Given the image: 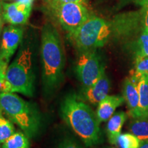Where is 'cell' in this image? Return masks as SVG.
<instances>
[{"label": "cell", "instance_id": "21", "mask_svg": "<svg viewBox=\"0 0 148 148\" xmlns=\"http://www.w3.org/2000/svg\"><path fill=\"white\" fill-rule=\"evenodd\" d=\"M56 148H82L78 143L70 137L63 138L60 140Z\"/></svg>", "mask_w": 148, "mask_h": 148}, {"label": "cell", "instance_id": "28", "mask_svg": "<svg viewBox=\"0 0 148 148\" xmlns=\"http://www.w3.org/2000/svg\"><path fill=\"white\" fill-rule=\"evenodd\" d=\"M136 1H137L139 4H140L143 6V5H145L146 3L148 2V0H136Z\"/></svg>", "mask_w": 148, "mask_h": 148}, {"label": "cell", "instance_id": "9", "mask_svg": "<svg viewBox=\"0 0 148 148\" xmlns=\"http://www.w3.org/2000/svg\"><path fill=\"white\" fill-rule=\"evenodd\" d=\"M140 74L132 73L123 83V94L129 110L130 115L132 118L140 117L139 95L138 90V81Z\"/></svg>", "mask_w": 148, "mask_h": 148}, {"label": "cell", "instance_id": "6", "mask_svg": "<svg viewBox=\"0 0 148 148\" xmlns=\"http://www.w3.org/2000/svg\"><path fill=\"white\" fill-rule=\"evenodd\" d=\"M64 30L71 35L90 17L87 8L78 3H65L51 7Z\"/></svg>", "mask_w": 148, "mask_h": 148}, {"label": "cell", "instance_id": "14", "mask_svg": "<svg viewBox=\"0 0 148 148\" xmlns=\"http://www.w3.org/2000/svg\"><path fill=\"white\" fill-rule=\"evenodd\" d=\"M140 117H148V74H140L138 81Z\"/></svg>", "mask_w": 148, "mask_h": 148}, {"label": "cell", "instance_id": "18", "mask_svg": "<svg viewBox=\"0 0 148 148\" xmlns=\"http://www.w3.org/2000/svg\"><path fill=\"white\" fill-rule=\"evenodd\" d=\"M140 143L139 138L132 133H121L118 137L116 145L119 148H138Z\"/></svg>", "mask_w": 148, "mask_h": 148}, {"label": "cell", "instance_id": "29", "mask_svg": "<svg viewBox=\"0 0 148 148\" xmlns=\"http://www.w3.org/2000/svg\"><path fill=\"white\" fill-rule=\"evenodd\" d=\"M1 28H2V20H1V12H0V32H1Z\"/></svg>", "mask_w": 148, "mask_h": 148}, {"label": "cell", "instance_id": "10", "mask_svg": "<svg viewBox=\"0 0 148 148\" xmlns=\"http://www.w3.org/2000/svg\"><path fill=\"white\" fill-rule=\"evenodd\" d=\"M32 5L24 4L19 2L2 3L3 19L12 25H22L27 23L30 15Z\"/></svg>", "mask_w": 148, "mask_h": 148}, {"label": "cell", "instance_id": "22", "mask_svg": "<svg viewBox=\"0 0 148 148\" xmlns=\"http://www.w3.org/2000/svg\"><path fill=\"white\" fill-rule=\"evenodd\" d=\"M78 3L86 5L88 3V0H53L49 5L51 7L54 5L60 4V3Z\"/></svg>", "mask_w": 148, "mask_h": 148}, {"label": "cell", "instance_id": "7", "mask_svg": "<svg viewBox=\"0 0 148 148\" xmlns=\"http://www.w3.org/2000/svg\"><path fill=\"white\" fill-rule=\"evenodd\" d=\"M104 70L100 57L95 50L82 51L79 53L75 72L83 89L91 86Z\"/></svg>", "mask_w": 148, "mask_h": 148}, {"label": "cell", "instance_id": "16", "mask_svg": "<svg viewBox=\"0 0 148 148\" xmlns=\"http://www.w3.org/2000/svg\"><path fill=\"white\" fill-rule=\"evenodd\" d=\"M1 148H29V138L23 132L18 131L2 143Z\"/></svg>", "mask_w": 148, "mask_h": 148}, {"label": "cell", "instance_id": "8", "mask_svg": "<svg viewBox=\"0 0 148 148\" xmlns=\"http://www.w3.org/2000/svg\"><path fill=\"white\" fill-rule=\"evenodd\" d=\"M22 27L9 25L3 29L0 46V58L8 64L23 38Z\"/></svg>", "mask_w": 148, "mask_h": 148}, {"label": "cell", "instance_id": "23", "mask_svg": "<svg viewBox=\"0 0 148 148\" xmlns=\"http://www.w3.org/2000/svg\"><path fill=\"white\" fill-rule=\"evenodd\" d=\"M5 72L6 71H0V93L5 90Z\"/></svg>", "mask_w": 148, "mask_h": 148}, {"label": "cell", "instance_id": "24", "mask_svg": "<svg viewBox=\"0 0 148 148\" xmlns=\"http://www.w3.org/2000/svg\"><path fill=\"white\" fill-rule=\"evenodd\" d=\"M8 66V64L5 63V62L0 58V71H6L7 68Z\"/></svg>", "mask_w": 148, "mask_h": 148}, {"label": "cell", "instance_id": "13", "mask_svg": "<svg viewBox=\"0 0 148 148\" xmlns=\"http://www.w3.org/2000/svg\"><path fill=\"white\" fill-rule=\"evenodd\" d=\"M127 119V114L123 111L116 112L108 120L106 132L109 142L116 145L118 137L121 133V129Z\"/></svg>", "mask_w": 148, "mask_h": 148}, {"label": "cell", "instance_id": "4", "mask_svg": "<svg viewBox=\"0 0 148 148\" xmlns=\"http://www.w3.org/2000/svg\"><path fill=\"white\" fill-rule=\"evenodd\" d=\"M34 79L32 52L27 47L21 49L7 68L4 92H18L32 97L34 92Z\"/></svg>", "mask_w": 148, "mask_h": 148}, {"label": "cell", "instance_id": "1", "mask_svg": "<svg viewBox=\"0 0 148 148\" xmlns=\"http://www.w3.org/2000/svg\"><path fill=\"white\" fill-rule=\"evenodd\" d=\"M62 116L67 125L80 138L86 147L99 143L101 132L96 113L82 99L75 94H69L61 103Z\"/></svg>", "mask_w": 148, "mask_h": 148}, {"label": "cell", "instance_id": "5", "mask_svg": "<svg viewBox=\"0 0 148 148\" xmlns=\"http://www.w3.org/2000/svg\"><path fill=\"white\" fill-rule=\"evenodd\" d=\"M111 33L110 23L97 16H90L69 38L79 52H82L103 47Z\"/></svg>", "mask_w": 148, "mask_h": 148}, {"label": "cell", "instance_id": "32", "mask_svg": "<svg viewBox=\"0 0 148 148\" xmlns=\"http://www.w3.org/2000/svg\"><path fill=\"white\" fill-rule=\"evenodd\" d=\"M143 7H144V8H145V9H148V2L146 3L145 4L143 5Z\"/></svg>", "mask_w": 148, "mask_h": 148}, {"label": "cell", "instance_id": "31", "mask_svg": "<svg viewBox=\"0 0 148 148\" xmlns=\"http://www.w3.org/2000/svg\"><path fill=\"white\" fill-rule=\"evenodd\" d=\"M44 1H46V2H47L49 4H51V2H52L53 0H44Z\"/></svg>", "mask_w": 148, "mask_h": 148}, {"label": "cell", "instance_id": "20", "mask_svg": "<svg viewBox=\"0 0 148 148\" xmlns=\"http://www.w3.org/2000/svg\"><path fill=\"white\" fill-rule=\"evenodd\" d=\"M134 71L142 74H148V56H136L134 62Z\"/></svg>", "mask_w": 148, "mask_h": 148}, {"label": "cell", "instance_id": "2", "mask_svg": "<svg viewBox=\"0 0 148 148\" xmlns=\"http://www.w3.org/2000/svg\"><path fill=\"white\" fill-rule=\"evenodd\" d=\"M40 51L42 83L47 91H53L63 79L65 56L60 34L50 23L42 29Z\"/></svg>", "mask_w": 148, "mask_h": 148}, {"label": "cell", "instance_id": "27", "mask_svg": "<svg viewBox=\"0 0 148 148\" xmlns=\"http://www.w3.org/2000/svg\"><path fill=\"white\" fill-rule=\"evenodd\" d=\"M138 148H148V140H147V141H142Z\"/></svg>", "mask_w": 148, "mask_h": 148}, {"label": "cell", "instance_id": "19", "mask_svg": "<svg viewBox=\"0 0 148 148\" xmlns=\"http://www.w3.org/2000/svg\"><path fill=\"white\" fill-rule=\"evenodd\" d=\"M148 56V32L144 29L136 42V56Z\"/></svg>", "mask_w": 148, "mask_h": 148}, {"label": "cell", "instance_id": "12", "mask_svg": "<svg viewBox=\"0 0 148 148\" xmlns=\"http://www.w3.org/2000/svg\"><path fill=\"white\" fill-rule=\"evenodd\" d=\"M125 101L123 96L107 95L97 105V114L99 123L108 121L114 114L116 109Z\"/></svg>", "mask_w": 148, "mask_h": 148}, {"label": "cell", "instance_id": "25", "mask_svg": "<svg viewBox=\"0 0 148 148\" xmlns=\"http://www.w3.org/2000/svg\"><path fill=\"white\" fill-rule=\"evenodd\" d=\"M145 18H144V24H145V30L148 31V9H145Z\"/></svg>", "mask_w": 148, "mask_h": 148}, {"label": "cell", "instance_id": "17", "mask_svg": "<svg viewBox=\"0 0 148 148\" xmlns=\"http://www.w3.org/2000/svg\"><path fill=\"white\" fill-rule=\"evenodd\" d=\"M14 132L13 123L3 114L0 108V144L4 143Z\"/></svg>", "mask_w": 148, "mask_h": 148}, {"label": "cell", "instance_id": "26", "mask_svg": "<svg viewBox=\"0 0 148 148\" xmlns=\"http://www.w3.org/2000/svg\"><path fill=\"white\" fill-rule=\"evenodd\" d=\"M16 2H19L21 3H24V4H27V5H32L33 1L34 0H14Z\"/></svg>", "mask_w": 148, "mask_h": 148}, {"label": "cell", "instance_id": "11", "mask_svg": "<svg viewBox=\"0 0 148 148\" xmlns=\"http://www.w3.org/2000/svg\"><path fill=\"white\" fill-rule=\"evenodd\" d=\"M110 90V81L104 71L89 87L83 89L82 99L92 105H98L108 95Z\"/></svg>", "mask_w": 148, "mask_h": 148}, {"label": "cell", "instance_id": "15", "mask_svg": "<svg viewBox=\"0 0 148 148\" xmlns=\"http://www.w3.org/2000/svg\"><path fill=\"white\" fill-rule=\"evenodd\" d=\"M128 129L141 142L148 140V117L132 118L129 123Z\"/></svg>", "mask_w": 148, "mask_h": 148}, {"label": "cell", "instance_id": "3", "mask_svg": "<svg viewBox=\"0 0 148 148\" xmlns=\"http://www.w3.org/2000/svg\"><path fill=\"white\" fill-rule=\"evenodd\" d=\"M0 108L12 123L29 138L34 137L40 127V116L36 107L14 92L0 93Z\"/></svg>", "mask_w": 148, "mask_h": 148}, {"label": "cell", "instance_id": "30", "mask_svg": "<svg viewBox=\"0 0 148 148\" xmlns=\"http://www.w3.org/2000/svg\"><path fill=\"white\" fill-rule=\"evenodd\" d=\"M2 3H3V1L2 0H0V12H1L2 11Z\"/></svg>", "mask_w": 148, "mask_h": 148}]
</instances>
